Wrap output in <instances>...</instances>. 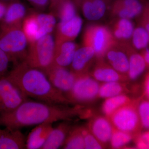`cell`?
<instances>
[{"label":"cell","instance_id":"6da1fadb","mask_svg":"<svg viewBox=\"0 0 149 149\" xmlns=\"http://www.w3.org/2000/svg\"><path fill=\"white\" fill-rule=\"evenodd\" d=\"M88 111L84 106L54 104L27 100L13 111L0 114V125L12 129L70 120L73 118H86Z\"/></svg>","mask_w":149,"mask_h":149},{"label":"cell","instance_id":"f1b7e54d","mask_svg":"<svg viewBox=\"0 0 149 149\" xmlns=\"http://www.w3.org/2000/svg\"><path fill=\"white\" fill-rule=\"evenodd\" d=\"M131 38L133 48L136 49H144L148 45L149 34L143 27L134 29Z\"/></svg>","mask_w":149,"mask_h":149},{"label":"cell","instance_id":"7bdbcfd3","mask_svg":"<svg viewBox=\"0 0 149 149\" xmlns=\"http://www.w3.org/2000/svg\"><path fill=\"white\" fill-rule=\"evenodd\" d=\"M74 1L76 3L77 5H78L79 2H80V0H74Z\"/></svg>","mask_w":149,"mask_h":149},{"label":"cell","instance_id":"ab89813d","mask_svg":"<svg viewBox=\"0 0 149 149\" xmlns=\"http://www.w3.org/2000/svg\"><path fill=\"white\" fill-rule=\"evenodd\" d=\"M142 24H143V27L146 29L149 34V22L142 20Z\"/></svg>","mask_w":149,"mask_h":149},{"label":"cell","instance_id":"836d02e7","mask_svg":"<svg viewBox=\"0 0 149 149\" xmlns=\"http://www.w3.org/2000/svg\"><path fill=\"white\" fill-rule=\"evenodd\" d=\"M10 59L8 55L0 49V77L5 76L8 73Z\"/></svg>","mask_w":149,"mask_h":149},{"label":"cell","instance_id":"d590c367","mask_svg":"<svg viewBox=\"0 0 149 149\" xmlns=\"http://www.w3.org/2000/svg\"><path fill=\"white\" fill-rule=\"evenodd\" d=\"M8 3L0 1V22L2 21L5 16Z\"/></svg>","mask_w":149,"mask_h":149},{"label":"cell","instance_id":"cb8c5ba5","mask_svg":"<svg viewBox=\"0 0 149 149\" xmlns=\"http://www.w3.org/2000/svg\"><path fill=\"white\" fill-rule=\"evenodd\" d=\"M109 29L116 42L128 43L134 31V24L130 19L116 18L112 22Z\"/></svg>","mask_w":149,"mask_h":149},{"label":"cell","instance_id":"83f0119b","mask_svg":"<svg viewBox=\"0 0 149 149\" xmlns=\"http://www.w3.org/2000/svg\"><path fill=\"white\" fill-rule=\"evenodd\" d=\"M83 126L72 128L63 146L65 149H85L84 136L82 132Z\"/></svg>","mask_w":149,"mask_h":149},{"label":"cell","instance_id":"5b68a950","mask_svg":"<svg viewBox=\"0 0 149 149\" xmlns=\"http://www.w3.org/2000/svg\"><path fill=\"white\" fill-rule=\"evenodd\" d=\"M140 99L132 100L108 118L114 128L130 133L135 138L141 133L142 129L138 110Z\"/></svg>","mask_w":149,"mask_h":149},{"label":"cell","instance_id":"603a6c76","mask_svg":"<svg viewBox=\"0 0 149 149\" xmlns=\"http://www.w3.org/2000/svg\"><path fill=\"white\" fill-rule=\"evenodd\" d=\"M68 121L63 120L53 128L41 149H57L62 147L72 127Z\"/></svg>","mask_w":149,"mask_h":149},{"label":"cell","instance_id":"30bf717a","mask_svg":"<svg viewBox=\"0 0 149 149\" xmlns=\"http://www.w3.org/2000/svg\"><path fill=\"white\" fill-rule=\"evenodd\" d=\"M89 74L93 78L102 83L120 82L127 83V75L118 72L104 58L96 59L89 71Z\"/></svg>","mask_w":149,"mask_h":149},{"label":"cell","instance_id":"4dcf8cb0","mask_svg":"<svg viewBox=\"0 0 149 149\" xmlns=\"http://www.w3.org/2000/svg\"><path fill=\"white\" fill-rule=\"evenodd\" d=\"M138 110L142 128L149 130V100L140 98Z\"/></svg>","mask_w":149,"mask_h":149},{"label":"cell","instance_id":"277c9868","mask_svg":"<svg viewBox=\"0 0 149 149\" xmlns=\"http://www.w3.org/2000/svg\"><path fill=\"white\" fill-rule=\"evenodd\" d=\"M55 41L51 34L30 43L25 61L45 74L54 66Z\"/></svg>","mask_w":149,"mask_h":149},{"label":"cell","instance_id":"484cf974","mask_svg":"<svg viewBox=\"0 0 149 149\" xmlns=\"http://www.w3.org/2000/svg\"><path fill=\"white\" fill-rule=\"evenodd\" d=\"M128 90L127 83L125 82H110L102 83L100 85L98 98L106 99L126 94Z\"/></svg>","mask_w":149,"mask_h":149},{"label":"cell","instance_id":"9c48e42d","mask_svg":"<svg viewBox=\"0 0 149 149\" xmlns=\"http://www.w3.org/2000/svg\"><path fill=\"white\" fill-rule=\"evenodd\" d=\"M28 99L8 78L6 74L0 77V114L13 111Z\"/></svg>","mask_w":149,"mask_h":149},{"label":"cell","instance_id":"7402d4cb","mask_svg":"<svg viewBox=\"0 0 149 149\" xmlns=\"http://www.w3.org/2000/svg\"><path fill=\"white\" fill-rule=\"evenodd\" d=\"M128 55L129 68L127 76L128 80H134L143 72L147 64L142 55L137 53L128 43H122Z\"/></svg>","mask_w":149,"mask_h":149},{"label":"cell","instance_id":"74e56055","mask_svg":"<svg viewBox=\"0 0 149 149\" xmlns=\"http://www.w3.org/2000/svg\"><path fill=\"white\" fill-rule=\"evenodd\" d=\"M143 13L144 14L143 20L149 22V2L146 3L145 9Z\"/></svg>","mask_w":149,"mask_h":149},{"label":"cell","instance_id":"7a4b0ae2","mask_svg":"<svg viewBox=\"0 0 149 149\" xmlns=\"http://www.w3.org/2000/svg\"><path fill=\"white\" fill-rule=\"evenodd\" d=\"M6 76L28 98L54 104L72 105L64 94L54 87L45 72L25 61L14 65Z\"/></svg>","mask_w":149,"mask_h":149},{"label":"cell","instance_id":"7c38bea8","mask_svg":"<svg viewBox=\"0 0 149 149\" xmlns=\"http://www.w3.org/2000/svg\"><path fill=\"white\" fill-rule=\"evenodd\" d=\"M145 5L142 0H115L110 5L111 13L116 18L130 19L143 13Z\"/></svg>","mask_w":149,"mask_h":149},{"label":"cell","instance_id":"4316f807","mask_svg":"<svg viewBox=\"0 0 149 149\" xmlns=\"http://www.w3.org/2000/svg\"><path fill=\"white\" fill-rule=\"evenodd\" d=\"M126 94H122L105 99L103 103L102 110L105 116L109 118L115 111L132 101Z\"/></svg>","mask_w":149,"mask_h":149},{"label":"cell","instance_id":"d4e9b609","mask_svg":"<svg viewBox=\"0 0 149 149\" xmlns=\"http://www.w3.org/2000/svg\"><path fill=\"white\" fill-rule=\"evenodd\" d=\"M76 6L74 0H61L51 9L52 13L58 17L61 22H65L77 15Z\"/></svg>","mask_w":149,"mask_h":149},{"label":"cell","instance_id":"ac0fdd59","mask_svg":"<svg viewBox=\"0 0 149 149\" xmlns=\"http://www.w3.org/2000/svg\"><path fill=\"white\" fill-rule=\"evenodd\" d=\"M110 0H80V6L84 16L89 21L100 20L106 13Z\"/></svg>","mask_w":149,"mask_h":149},{"label":"cell","instance_id":"3957f363","mask_svg":"<svg viewBox=\"0 0 149 149\" xmlns=\"http://www.w3.org/2000/svg\"><path fill=\"white\" fill-rule=\"evenodd\" d=\"M28 42L22 26H0V49L8 55L14 65L25 61Z\"/></svg>","mask_w":149,"mask_h":149},{"label":"cell","instance_id":"1f68e13d","mask_svg":"<svg viewBox=\"0 0 149 149\" xmlns=\"http://www.w3.org/2000/svg\"><path fill=\"white\" fill-rule=\"evenodd\" d=\"M82 132L84 136L85 149H101L104 148L92 134L87 126H83Z\"/></svg>","mask_w":149,"mask_h":149},{"label":"cell","instance_id":"5bb4252c","mask_svg":"<svg viewBox=\"0 0 149 149\" xmlns=\"http://www.w3.org/2000/svg\"><path fill=\"white\" fill-rule=\"evenodd\" d=\"M87 127L104 148L110 144L114 127L108 118L102 116H95Z\"/></svg>","mask_w":149,"mask_h":149},{"label":"cell","instance_id":"52a82bcc","mask_svg":"<svg viewBox=\"0 0 149 149\" xmlns=\"http://www.w3.org/2000/svg\"><path fill=\"white\" fill-rule=\"evenodd\" d=\"M116 42L109 28L100 24L89 25L83 35V46L93 48L96 59L104 58L107 50Z\"/></svg>","mask_w":149,"mask_h":149},{"label":"cell","instance_id":"60d3db41","mask_svg":"<svg viewBox=\"0 0 149 149\" xmlns=\"http://www.w3.org/2000/svg\"><path fill=\"white\" fill-rule=\"evenodd\" d=\"M60 1L61 0H50V6L49 7L52 8Z\"/></svg>","mask_w":149,"mask_h":149},{"label":"cell","instance_id":"2e32d148","mask_svg":"<svg viewBox=\"0 0 149 149\" xmlns=\"http://www.w3.org/2000/svg\"><path fill=\"white\" fill-rule=\"evenodd\" d=\"M83 22L82 18L77 15L69 21L60 22L57 27L56 45L74 40L81 31Z\"/></svg>","mask_w":149,"mask_h":149},{"label":"cell","instance_id":"e0dca14e","mask_svg":"<svg viewBox=\"0 0 149 149\" xmlns=\"http://www.w3.org/2000/svg\"><path fill=\"white\" fill-rule=\"evenodd\" d=\"M27 8L19 0L8 3L5 15L0 22V26L4 27L22 26L26 17Z\"/></svg>","mask_w":149,"mask_h":149},{"label":"cell","instance_id":"e575fe53","mask_svg":"<svg viewBox=\"0 0 149 149\" xmlns=\"http://www.w3.org/2000/svg\"><path fill=\"white\" fill-rule=\"evenodd\" d=\"M33 7L39 10H45L50 6V0H27Z\"/></svg>","mask_w":149,"mask_h":149},{"label":"cell","instance_id":"b9f144b4","mask_svg":"<svg viewBox=\"0 0 149 149\" xmlns=\"http://www.w3.org/2000/svg\"><path fill=\"white\" fill-rule=\"evenodd\" d=\"M16 1V0H0V1L7 2H10L13 1Z\"/></svg>","mask_w":149,"mask_h":149},{"label":"cell","instance_id":"8fae6325","mask_svg":"<svg viewBox=\"0 0 149 149\" xmlns=\"http://www.w3.org/2000/svg\"><path fill=\"white\" fill-rule=\"evenodd\" d=\"M46 74L54 87L66 97L71 91L77 78L71 70L62 67L54 66Z\"/></svg>","mask_w":149,"mask_h":149},{"label":"cell","instance_id":"ba28073f","mask_svg":"<svg viewBox=\"0 0 149 149\" xmlns=\"http://www.w3.org/2000/svg\"><path fill=\"white\" fill-rule=\"evenodd\" d=\"M100 87L99 82L89 74L77 76L66 97L73 105L84 106L98 98Z\"/></svg>","mask_w":149,"mask_h":149},{"label":"cell","instance_id":"d6986e66","mask_svg":"<svg viewBox=\"0 0 149 149\" xmlns=\"http://www.w3.org/2000/svg\"><path fill=\"white\" fill-rule=\"evenodd\" d=\"M26 139L20 129L0 128V149H26Z\"/></svg>","mask_w":149,"mask_h":149},{"label":"cell","instance_id":"ffe728a7","mask_svg":"<svg viewBox=\"0 0 149 149\" xmlns=\"http://www.w3.org/2000/svg\"><path fill=\"white\" fill-rule=\"evenodd\" d=\"M53 128V123L37 125L30 131L26 139V149H42Z\"/></svg>","mask_w":149,"mask_h":149},{"label":"cell","instance_id":"44dd1931","mask_svg":"<svg viewBox=\"0 0 149 149\" xmlns=\"http://www.w3.org/2000/svg\"><path fill=\"white\" fill-rule=\"evenodd\" d=\"M77 47L72 41L55 44L53 66L66 68L70 65Z\"/></svg>","mask_w":149,"mask_h":149},{"label":"cell","instance_id":"f546056e","mask_svg":"<svg viewBox=\"0 0 149 149\" xmlns=\"http://www.w3.org/2000/svg\"><path fill=\"white\" fill-rule=\"evenodd\" d=\"M134 139L135 136L132 134L114 128L110 144L112 148H120L129 143Z\"/></svg>","mask_w":149,"mask_h":149},{"label":"cell","instance_id":"f35d334b","mask_svg":"<svg viewBox=\"0 0 149 149\" xmlns=\"http://www.w3.org/2000/svg\"><path fill=\"white\" fill-rule=\"evenodd\" d=\"M141 55L146 61L147 66H149V50L143 51Z\"/></svg>","mask_w":149,"mask_h":149},{"label":"cell","instance_id":"8d00e7d4","mask_svg":"<svg viewBox=\"0 0 149 149\" xmlns=\"http://www.w3.org/2000/svg\"><path fill=\"white\" fill-rule=\"evenodd\" d=\"M144 95L149 100V72L147 73L144 82Z\"/></svg>","mask_w":149,"mask_h":149},{"label":"cell","instance_id":"8992f818","mask_svg":"<svg viewBox=\"0 0 149 149\" xmlns=\"http://www.w3.org/2000/svg\"><path fill=\"white\" fill-rule=\"evenodd\" d=\"M22 22V27L29 43L46 35L51 34L55 27L56 19L53 14L31 12Z\"/></svg>","mask_w":149,"mask_h":149},{"label":"cell","instance_id":"d6a6232c","mask_svg":"<svg viewBox=\"0 0 149 149\" xmlns=\"http://www.w3.org/2000/svg\"><path fill=\"white\" fill-rule=\"evenodd\" d=\"M134 139L137 148L149 149V130L140 133Z\"/></svg>","mask_w":149,"mask_h":149},{"label":"cell","instance_id":"9a60e30c","mask_svg":"<svg viewBox=\"0 0 149 149\" xmlns=\"http://www.w3.org/2000/svg\"><path fill=\"white\" fill-rule=\"evenodd\" d=\"M93 48L83 46L77 49L70 65V70L76 76L89 74V71L95 59Z\"/></svg>","mask_w":149,"mask_h":149},{"label":"cell","instance_id":"4fadbf2b","mask_svg":"<svg viewBox=\"0 0 149 149\" xmlns=\"http://www.w3.org/2000/svg\"><path fill=\"white\" fill-rule=\"evenodd\" d=\"M104 58L118 72L127 76L129 60L122 43H115L107 51Z\"/></svg>","mask_w":149,"mask_h":149}]
</instances>
